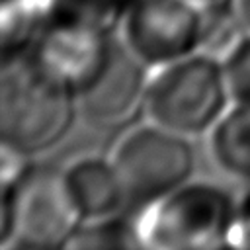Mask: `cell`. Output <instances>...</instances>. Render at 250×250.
Listing matches in <instances>:
<instances>
[{
    "instance_id": "obj_14",
    "label": "cell",
    "mask_w": 250,
    "mask_h": 250,
    "mask_svg": "<svg viewBox=\"0 0 250 250\" xmlns=\"http://www.w3.org/2000/svg\"><path fill=\"white\" fill-rule=\"evenodd\" d=\"M232 246L250 248V189H246L244 195L238 199Z\"/></svg>"
},
{
    "instance_id": "obj_5",
    "label": "cell",
    "mask_w": 250,
    "mask_h": 250,
    "mask_svg": "<svg viewBox=\"0 0 250 250\" xmlns=\"http://www.w3.org/2000/svg\"><path fill=\"white\" fill-rule=\"evenodd\" d=\"M111 160L123 182L127 211L141 213L193 178L195 150L189 137L146 119L113 146Z\"/></svg>"
},
{
    "instance_id": "obj_4",
    "label": "cell",
    "mask_w": 250,
    "mask_h": 250,
    "mask_svg": "<svg viewBox=\"0 0 250 250\" xmlns=\"http://www.w3.org/2000/svg\"><path fill=\"white\" fill-rule=\"evenodd\" d=\"M238 199L223 186L189 180L137 213L143 248L188 250L232 246Z\"/></svg>"
},
{
    "instance_id": "obj_8",
    "label": "cell",
    "mask_w": 250,
    "mask_h": 250,
    "mask_svg": "<svg viewBox=\"0 0 250 250\" xmlns=\"http://www.w3.org/2000/svg\"><path fill=\"white\" fill-rule=\"evenodd\" d=\"M68 199L82 223L127 211V197L111 156L84 154L61 170Z\"/></svg>"
},
{
    "instance_id": "obj_15",
    "label": "cell",
    "mask_w": 250,
    "mask_h": 250,
    "mask_svg": "<svg viewBox=\"0 0 250 250\" xmlns=\"http://www.w3.org/2000/svg\"><path fill=\"white\" fill-rule=\"evenodd\" d=\"M232 8L242 23V27L250 33V0H234L232 2Z\"/></svg>"
},
{
    "instance_id": "obj_12",
    "label": "cell",
    "mask_w": 250,
    "mask_h": 250,
    "mask_svg": "<svg viewBox=\"0 0 250 250\" xmlns=\"http://www.w3.org/2000/svg\"><path fill=\"white\" fill-rule=\"evenodd\" d=\"M246 33L242 27L232 4L203 10V33H201V51L225 59V55L238 43V39Z\"/></svg>"
},
{
    "instance_id": "obj_16",
    "label": "cell",
    "mask_w": 250,
    "mask_h": 250,
    "mask_svg": "<svg viewBox=\"0 0 250 250\" xmlns=\"http://www.w3.org/2000/svg\"><path fill=\"white\" fill-rule=\"evenodd\" d=\"M197 4L201 10H211V8H221V6H230L234 0H191Z\"/></svg>"
},
{
    "instance_id": "obj_6",
    "label": "cell",
    "mask_w": 250,
    "mask_h": 250,
    "mask_svg": "<svg viewBox=\"0 0 250 250\" xmlns=\"http://www.w3.org/2000/svg\"><path fill=\"white\" fill-rule=\"evenodd\" d=\"M203 10L191 0H131L119 37L150 70L201 51Z\"/></svg>"
},
{
    "instance_id": "obj_2",
    "label": "cell",
    "mask_w": 250,
    "mask_h": 250,
    "mask_svg": "<svg viewBox=\"0 0 250 250\" xmlns=\"http://www.w3.org/2000/svg\"><path fill=\"white\" fill-rule=\"evenodd\" d=\"M0 248H70L82 221L62 184L61 170L29 160L0 174Z\"/></svg>"
},
{
    "instance_id": "obj_10",
    "label": "cell",
    "mask_w": 250,
    "mask_h": 250,
    "mask_svg": "<svg viewBox=\"0 0 250 250\" xmlns=\"http://www.w3.org/2000/svg\"><path fill=\"white\" fill-rule=\"evenodd\" d=\"M55 0H0L2 61L29 51L45 29Z\"/></svg>"
},
{
    "instance_id": "obj_11",
    "label": "cell",
    "mask_w": 250,
    "mask_h": 250,
    "mask_svg": "<svg viewBox=\"0 0 250 250\" xmlns=\"http://www.w3.org/2000/svg\"><path fill=\"white\" fill-rule=\"evenodd\" d=\"M143 248L137 217L123 213L82 223L70 248Z\"/></svg>"
},
{
    "instance_id": "obj_13",
    "label": "cell",
    "mask_w": 250,
    "mask_h": 250,
    "mask_svg": "<svg viewBox=\"0 0 250 250\" xmlns=\"http://www.w3.org/2000/svg\"><path fill=\"white\" fill-rule=\"evenodd\" d=\"M223 68L232 104L250 105V33L248 31L225 55Z\"/></svg>"
},
{
    "instance_id": "obj_3",
    "label": "cell",
    "mask_w": 250,
    "mask_h": 250,
    "mask_svg": "<svg viewBox=\"0 0 250 250\" xmlns=\"http://www.w3.org/2000/svg\"><path fill=\"white\" fill-rule=\"evenodd\" d=\"M232 104L223 61L197 51L150 72L143 111L178 135H207Z\"/></svg>"
},
{
    "instance_id": "obj_9",
    "label": "cell",
    "mask_w": 250,
    "mask_h": 250,
    "mask_svg": "<svg viewBox=\"0 0 250 250\" xmlns=\"http://www.w3.org/2000/svg\"><path fill=\"white\" fill-rule=\"evenodd\" d=\"M207 139L213 162L229 176L250 182V105L230 104Z\"/></svg>"
},
{
    "instance_id": "obj_7",
    "label": "cell",
    "mask_w": 250,
    "mask_h": 250,
    "mask_svg": "<svg viewBox=\"0 0 250 250\" xmlns=\"http://www.w3.org/2000/svg\"><path fill=\"white\" fill-rule=\"evenodd\" d=\"M150 72L117 33L100 62L76 84L80 117L100 127L127 121L137 109H143Z\"/></svg>"
},
{
    "instance_id": "obj_1",
    "label": "cell",
    "mask_w": 250,
    "mask_h": 250,
    "mask_svg": "<svg viewBox=\"0 0 250 250\" xmlns=\"http://www.w3.org/2000/svg\"><path fill=\"white\" fill-rule=\"evenodd\" d=\"M80 115L76 86L33 49L2 61L0 141L33 160L59 146Z\"/></svg>"
}]
</instances>
